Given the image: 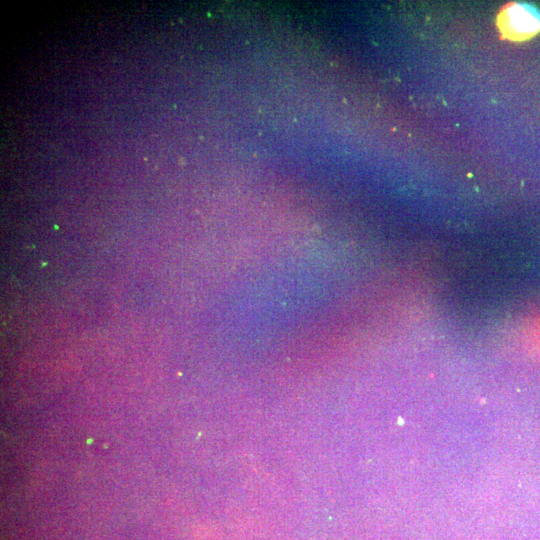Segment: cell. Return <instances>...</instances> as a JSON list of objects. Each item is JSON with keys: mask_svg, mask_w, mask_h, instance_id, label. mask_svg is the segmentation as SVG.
<instances>
[{"mask_svg": "<svg viewBox=\"0 0 540 540\" xmlns=\"http://www.w3.org/2000/svg\"><path fill=\"white\" fill-rule=\"evenodd\" d=\"M501 35L512 41H524L540 32V12L526 3H509L497 15Z\"/></svg>", "mask_w": 540, "mask_h": 540, "instance_id": "1", "label": "cell"}]
</instances>
